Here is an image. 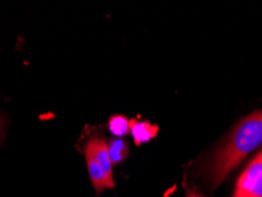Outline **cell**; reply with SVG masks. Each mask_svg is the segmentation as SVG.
<instances>
[{
  "label": "cell",
  "instance_id": "obj_1",
  "mask_svg": "<svg viewBox=\"0 0 262 197\" xmlns=\"http://www.w3.org/2000/svg\"><path fill=\"white\" fill-rule=\"evenodd\" d=\"M261 144L262 110H257L246 116L234 126L222 146L202 164V175L211 188H217L230 171Z\"/></svg>",
  "mask_w": 262,
  "mask_h": 197
},
{
  "label": "cell",
  "instance_id": "obj_2",
  "mask_svg": "<svg viewBox=\"0 0 262 197\" xmlns=\"http://www.w3.org/2000/svg\"><path fill=\"white\" fill-rule=\"evenodd\" d=\"M84 154H85L89 176L96 192L99 194L105 189H113L115 187L113 163L105 141L99 136L91 137L86 142Z\"/></svg>",
  "mask_w": 262,
  "mask_h": 197
},
{
  "label": "cell",
  "instance_id": "obj_3",
  "mask_svg": "<svg viewBox=\"0 0 262 197\" xmlns=\"http://www.w3.org/2000/svg\"><path fill=\"white\" fill-rule=\"evenodd\" d=\"M233 197H262V150L238 177Z\"/></svg>",
  "mask_w": 262,
  "mask_h": 197
},
{
  "label": "cell",
  "instance_id": "obj_4",
  "mask_svg": "<svg viewBox=\"0 0 262 197\" xmlns=\"http://www.w3.org/2000/svg\"><path fill=\"white\" fill-rule=\"evenodd\" d=\"M130 131L134 137V142L136 145H141L143 143L149 142L156 136L159 133V126L150 124L146 121H141V119L133 118L129 121Z\"/></svg>",
  "mask_w": 262,
  "mask_h": 197
},
{
  "label": "cell",
  "instance_id": "obj_5",
  "mask_svg": "<svg viewBox=\"0 0 262 197\" xmlns=\"http://www.w3.org/2000/svg\"><path fill=\"white\" fill-rule=\"evenodd\" d=\"M107 149H109V155L113 165L121 164L129 155L128 143L121 140V138H114V140H111L109 144H107Z\"/></svg>",
  "mask_w": 262,
  "mask_h": 197
},
{
  "label": "cell",
  "instance_id": "obj_6",
  "mask_svg": "<svg viewBox=\"0 0 262 197\" xmlns=\"http://www.w3.org/2000/svg\"><path fill=\"white\" fill-rule=\"evenodd\" d=\"M109 130L114 136H125L130 131L129 121L126 119L125 116L115 115L109 121Z\"/></svg>",
  "mask_w": 262,
  "mask_h": 197
},
{
  "label": "cell",
  "instance_id": "obj_7",
  "mask_svg": "<svg viewBox=\"0 0 262 197\" xmlns=\"http://www.w3.org/2000/svg\"><path fill=\"white\" fill-rule=\"evenodd\" d=\"M5 131H6V122L4 117L0 115V144H2L4 138H5Z\"/></svg>",
  "mask_w": 262,
  "mask_h": 197
},
{
  "label": "cell",
  "instance_id": "obj_8",
  "mask_svg": "<svg viewBox=\"0 0 262 197\" xmlns=\"http://www.w3.org/2000/svg\"><path fill=\"white\" fill-rule=\"evenodd\" d=\"M186 197H203V196H202L201 194H200L199 191L190 190V191H188V194H187Z\"/></svg>",
  "mask_w": 262,
  "mask_h": 197
}]
</instances>
